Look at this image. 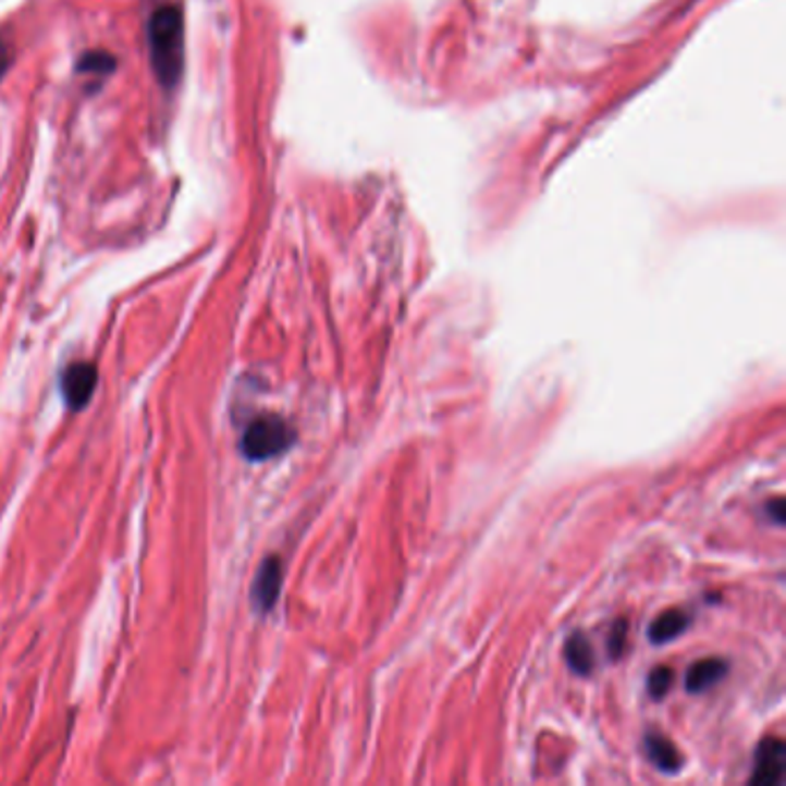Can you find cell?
<instances>
[{"instance_id": "obj_1", "label": "cell", "mask_w": 786, "mask_h": 786, "mask_svg": "<svg viewBox=\"0 0 786 786\" xmlns=\"http://www.w3.org/2000/svg\"><path fill=\"white\" fill-rule=\"evenodd\" d=\"M150 65L167 90L181 82L185 70V22L175 5L157 8L148 19Z\"/></svg>"}, {"instance_id": "obj_5", "label": "cell", "mask_w": 786, "mask_h": 786, "mask_svg": "<svg viewBox=\"0 0 786 786\" xmlns=\"http://www.w3.org/2000/svg\"><path fill=\"white\" fill-rule=\"evenodd\" d=\"M784 769H786V745L779 738H765L757 750L752 782L775 786L782 782Z\"/></svg>"}, {"instance_id": "obj_11", "label": "cell", "mask_w": 786, "mask_h": 786, "mask_svg": "<svg viewBox=\"0 0 786 786\" xmlns=\"http://www.w3.org/2000/svg\"><path fill=\"white\" fill-rule=\"evenodd\" d=\"M672 685H674V672L670 666H658V670H653L651 676H648V695L653 699H664L666 692L672 690Z\"/></svg>"}, {"instance_id": "obj_2", "label": "cell", "mask_w": 786, "mask_h": 786, "mask_svg": "<svg viewBox=\"0 0 786 786\" xmlns=\"http://www.w3.org/2000/svg\"><path fill=\"white\" fill-rule=\"evenodd\" d=\"M293 429L280 416H263L254 420L243 434L241 450L249 462H266L282 455L293 445Z\"/></svg>"}, {"instance_id": "obj_7", "label": "cell", "mask_w": 786, "mask_h": 786, "mask_svg": "<svg viewBox=\"0 0 786 786\" xmlns=\"http://www.w3.org/2000/svg\"><path fill=\"white\" fill-rule=\"evenodd\" d=\"M643 750H646V757L651 759V763L655 765L658 771H662V773H678L680 771L683 759H680L678 748L670 738H664L660 734H648L643 738Z\"/></svg>"}, {"instance_id": "obj_3", "label": "cell", "mask_w": 786, "mask_h": 786, "mask_svg": "<svg viewBox=\"0 0 786 786\" xmlns=\"http://www.w3.org/2000/svg\"><path fill=\"white\" fill-rule=\"evenodd\" d=\"M97 388V367L88 360L70 365L61 377V390L70 408H84Z\"/></svg>"}, {"instance_id": "obj_6", "label": "cell", "mask_w": 786, "mask_h": 786, "mask_svg": "<svg viewBox=\"0 0 786 786\" xmlns=\"http://www.w3.org/2000/svg\"><path fill=\"white\" fill-rule=\"evenodd\" d=\"M726 674H729V664H726L724 660L705 658L690 666V672H687V678H685V687H687V692L703 695V692H709L711 687H715Z\"/></svg>"}, {"instance_id": "obj_14", "label": "cell", "mask_w": 786, "mask_h": 786, "mask_svg": "<svg viewBox=\"0 0 786 786\" xmlns=\"http://www.w3.org/2000/svg\"><path fill=\"white\" fill-rule=\"evenodd\" d=\"M771 513H773L775 524H784V501H782V499H775V501H773Z\"/></svg>"}, {"instance_id": "obj_9", "label": "cell", "mask_w": 786, "mask_h": 786, "mask_svg": "<svg viewBox=\"0 0 786 786\" xmlns=\"http://www.w3.org/2000/svg\"><path fill=\"white\" fill-rule=\"evenodd\" d=\"M565 660L569 664V670L577 672L579 676H588L593 672L595 666V653L593 646L588 641L586 635H573L565 643Z\"/></svg>"}, {"instance_id": "obj_12", "label": "cell", "mask_w": 786, "mask_h": 786, "mask_svg": "<svg viewBox=\"0 0 786 786\" xmlns=\"http://www.w3.org/2000/svg\"><path fill=\"white\" fill-rule=\"evenodd\" d=\"M625 643H627V623L621 618L616 621L612 635H609V655H612V660H618L623 655Z\"/></svg>"}, {"instance_id": "obj_4", "label": "cell", "mask_w": 786, "mask_h": 786, "mask_svg": "<svg viewBox=\"0 0 786 786\" xmlns=\"http://www.w3.org/2000/svg\"><path fill=\"white\" fill-rule=\"evenodd\" d=\"M282 575H284L282 561L278 556H268L261 563L257 577H254V586H251V602L257 612L266 614L274 606V602H278L280 591H282Z\"/></svg>"}, {"instance_id": "obj_13", "label": "cell", "mask_w": 786, "mask_h": 786, "mask_svg": "<svg viewBox=\"0 0 786 786\" xmlns=\"http://www.w3.org/2000/svg\"><path fill=\"white\" fill-rule=\"evenodd\" d=\"M10 63H12V51H10V47H8L5 39H0V78L5 76V72H8Z\"/></svg>"}, {"instance_id": "obj_10", "label": "cell", "mask_w": 786, "mask_h": 786, "mask_svg": "<svg viewBox=\"0 0 786 786\" xmlns=\"http://www.w3.org/2000/svg\"><path fill=\"white\" fill-rule=\"evenodd\" d=\"M113 67H115V58H113L111 53H107V51H90V53H84L82 61H78V70L97 74V76L111 74Z\"/></svg>"}, {"instance_id": "obj_8", "label": "cell", "mask_w": 786, "mask_h": 786, "mask_svg": "<svg viewBox=\"0 0 786 786\" xmlns=\"http://www.w3.org/2000/svg\"><path fill=\"white\" fill-rule=\"evenodd\" d=\"M687 627H690V614H685L683 609H666L648 627V639L653 643H670L672 639L680 637Z\"/></svg>"}]
</instances>
